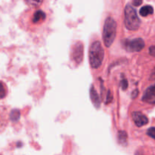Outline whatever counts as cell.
I'll list each match as a JSON object with an SVG mask.
<instances>
[{
  "label": "cell",
  "mask_w": 155,
  "mask_h": 155,
  "mask_svg": "<svg viewBox=\"0 0 155 155\" xmlns=\"http://www.w3.org/2000/svg\"><path fill=\"white\" fill-rule=\"evenodd\" d=\"M104 57V51L102 48L101 43L99 41H95L92 42L89 48V58L90 66L93 69H97L102 64Z\"/></svg>",
  "instance_id": "6da1fadb"
},
{
  "label": "cell",
  "mask_w": 155,
  "mask_h": 155,
  "mask_svg": "<svg viewBox=\"0 0 155 155\" xmlns=\"http://www.w3.org/2000/svg\"><path fill=\"white\" fill-rule=\"evenodd\" d=\"M117 33V23L110 17L107 18L104 21V28H103L102 38L104 40V45L110 47L113 44L116 37Z\"/></svg>",
  "instance_id": "7a4b0ae2"
},
{
  "label": "cell",
  "mask_w": 155,
  "mask_h": 155,
  "mask_svg": "<svg viewBox=\"0 0 155 155\" xmlns=\"http://www.w3.org/2000/svg\"><path fill=\"white\" fill-rule=\"evenodd\" d=\"M124 22L126 27L130 30H136L140 27V19L138 17L136 11L130 5H127L125 8Z\"/></svg>",
  "instance_id": "3957f363"
},
{
  "label": "cell",
  "mask_w": 155,
  "mask_h": 155,
  "mask_svg": "<svg viewBox=\"0 0 155 155\" xmlns=\"http://www.w3.org/2000/svg\"><path fill=\"white\" fill-rule=\"evenodd\" d=\"M123 46L127 51H130V52L140 51L145 47V42L141 38H136L132 40L125 39L123 42Z\"/></svg>",
  "instance_id": "277c9868"
},
{
  "label": "cell",
  "mask_w": 155,
  "mask_h": 155,
  "mask_svg": "<svg viewBox=\"0 0 155 155\" xmlns=\"http://www.w3.org/2000/svg\"><path fill=\"white\" fill-rule=\"evenodd\" d=\"M71 58L77 64H80L83 58V45L82 42H77L71 48Z\"/></svg>",
  "instance_id": "5b68a950"
},
{
  "label": "cell",
  "mask_w": 155,
  "mask_h": 155,
  "mask_svg": "<svg viewBox=\"0 0 155 155\" xmlns=\"http://www.w3.org/2000/svg\"><path fill=\"white\" fill-rule=\"evenodd\" d=\"M142 101L151 104H155V84L146 89L142 96Z\"/></svg>",
  "instance_id": "8992f818"
},
{
  "label": "cell",
  "mask_w": 155,
  "mask_h": 155,
  "mask_svg": "<svg viewBox=\"0 0 155 155\" xmlns=\"http://www.w3.org/2000/svg\"><path fill=\"white\" fill-rule=\"evenodd\" d=\"M132 116H133V121L137 127H143L144 125H146L148 123V117L141 112H133Z\"/></svg>",
  "instance_id": "52a82bcc"
},
{
  "label": "cell",
  "mask_w": 155,
  "mask_h": 155,
  "mask_svg": "<svg viewBox=\"0 0 155 155\" xmlns=\"http://www.w3.org/2000/svg\"><path fill=\"white\" fill-rule=\"evenodd\" d=\"M89 92H90V98L91 100H92V104H94V106H95L96 108H99L100 105H101V100H100L99 96H98V93H97V92L95 91L93 85L91 86Z\"/></svg>",
  "instance_id": "ba28073f"
},
{
  "label": "cell",
  "mask_w": 155,
  "mask_h": 155,
  "mask_svg": "<svg viewBox=\"0 0 155 155\" xmlns=\"http://www.w3.org/2000/svg\"><path fill=\"white\" fill-rule=\"evenodd\" d=\"M45 19V12L42 11L38 10L33 15V23H38L41 21H44Z\"/></svg>",
  "instance_id": "9c48e42d"
},
{
  "label": "cell",
  "mask_w": 155,
  "mask_h": 155,
  "mask_svg": "<svg viewBox=\"0 0 155 155\" xmlns=\"http://www.w3.org/2000/svg\"><path fill=\"white\" fill-rule=\"evenodd\" d=\"M153 12H154V9H153L152 6L145 5L140 9L139 14H140L141 16L146 17L149 15H152Z\"/></svg>",
  "instance_id": "30bf717a"
},
{
  "label": "cell",
  "mask_w": 155,
  "mask_h": 155,
  "mask_svg": "<svg viewBox=\"0 0 155 155\" xmlns=\"http://www.w3.org/2000/svg\"><path fill=\"white\" fill-rule=\"evenodd\" d=\"M118 142L123 146H126L127 145V133L125 131H119Z\"/></svg>",
  "instance_id": "8fae6325"
},
{
  "label": "cell",
  "mask_w": 155,
  "mask_h": 155,
  "mask_svg": "<svg viewBox=\"0 0 155 155\" xmlns=\"http://www.w3.org/2000/svg\"><path fill=\"white\" fill-rule=\"evenodd\" d=\"M20 117H21V113H20V110H18V109H14L11 111L10 119L13 122L18 121L20 119Z\"/></svg>",
  "instance_id": "7c38bea8"
},
{
  "label": "cell",
  "mask_w": 155,
  "mask_h": 155,
  "mask_svg": "<svg viewBox=\"0 0 155 155\" xmlns=\"http://www.w3.org/2000/svg\"><path fill=\"white\" fill-rule=\"evenodd\" d=\"M25 1L26 3H27L29 6H30V7L36 8L41 5V4H42L43 0H25Z\"/></svg>",
  "instance_id": "4fadbf2b"
},
{
  "label": "cell",
  "mask_w": 155,
  "mask_h": 155,
  "mask_svg": "<svg viewBox=\"0 0 155 155\" xmlns=\"http://www.w3.org/2000/svg\"><path fill=\"white\" fill-rule=\"evenodd\" d=\"M147 134H148L150 137L155 139V127H151L150 129H148V132H147Z\"/></svg>",
  "instance_id": "5bb4252c"
},
{
  "label": "cell",
  "mask_w": 155,
  "mask_h": 155,
  "mask_svg": "<svg viewBox=\"0 0 155 155\" xmlns=\"http://www.w3.org/2000/svg\"><path fill=\"white\" fill-rule=\"evenodd\" d=\"M120 86L121 87H122L123 90H126V89H127V87H128V81H127V80L123 79V80H121Z\"/></svg>",
  "instance_id": "9a60e30c"
},
{
  "label": "cell",
  "mask_w": 155,
  "mask_h": 155,
  "mask_svg": "<svg viewBox=\"0 0 155 155\" xmlns=\"http://www.w3.org/2000/svg\"><path fill=\"white\" fill-rule=\"evenodd\" d=\"M112 99H113V95H111V92H110V90L107 91V98H106V104H108V103L111 102Z\"/></svg>",
  "instance_id": "2e32d148"
},
{
  "label": "cell",
  "mask_w": 155,
  "mask_h": 155,
  "mask_svg": "<svg viewBox=\"0 0 155 155\" xmlns=\"http://www.w3.org/2000/svg\"><path fill=\"white\" fill-rule=\"evenodd\" d=\"M149 54L155 57V45H152L149 48Z\"/></svg>",
  "instance_id": "e0dca14e"
},
{
  "label": "cell",
  "mask_w": 155,
  "mask_h": 155,
  "mask_svg": "<svg viewBox=\"0 0 155 155\" xmlns=\"http://www.w3.org/2000/svg\"><path fill=\"white\" fill-rule=\"evenodd\" d=\"M1 98H3L5 96V87L4 84L2 83H1Z\"/></svg>",
  "instance_id": "ac0fdd59"
},
{
  "label": "cell",
  "mask_w": 155,
  "mask_h": 155,
  "mask_svg": "<svg viewBox=\"0 0 155 155\" xmlns=\"http://www.w3.org/2000/svg\"><path fill=\"white\" fill-rule=\"evenodd\" d=\"M142 0H133V5L134 6H139L142 4Z\"/></svg>",
  "instance_id": "d6986e66"
},
{
  "label": "cell",
  "mask_w": 155,
  "mask_h": 155,
  "mask_svg": "<svg viewBox=\"0 0 155 155\" xmlns=\"http://www.w3.org/2000/svg\"><path fill=\"white\" fill-rule=\"evenodd\" d=\"M150 80H155V68L153 70V71L151 72V77H150Z\"/></svg>",
  "instance_id": "ffe728a7"
},
{
  "label": "cell",
  "mask_w": 155,
  "mask_h": 155,
  "mask_svg": "<svg viewBox=\"0 0 155 155\" xmlns=\"http://www.w3.org/2000/svg\"><path fill=\"white\" fill-rule=\"evenodd\" d=\"M138 93H139V91L137 90V89H136V90H135L134 92H133V93H132V97H133V98H136V97H137V95H138Z\"/></svg>",
  "instance_id": "44dd1931"
}]
</instances>
